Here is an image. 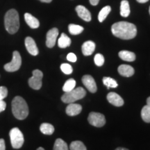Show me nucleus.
<instances>
[{
	"instance_id": "f257e3e1",
	"label": "nucleus",
	"mask_w": 150,
	"mask_h": 150,
	"mask_svg": "<svg viewBox=\"0 0 150 150\" xmlns=\"http://www.w3.org/2000/svg\"><path fill=\"white\" fill-rule=\"evenodd\" d=\"M111 32L115 37L122 40H130L136 36L137 29L134 24L122 21L112 24Z\"/></svg>"
},
{
	"instance_id": "f03ea898",
	"label": "nucleus",
	"mask_w": 150,
	"mask_h": 150,
	"mask_svg": "<svg viewBox=\"0 0 150 150\" xmlns=\"http://www.w3.org/2000/svg\"><path fill=\"white\" fill-rule=\"evenodd\" d=\"M12 112L17 119L24 120L29 115V107L25 100L20 96H17L12 101Z\"/></svg>"
},
{
	"instance_id": "7ed1b4c3",
	"label": "nucleus",
	"mask_w": 150,
	"mask_h": 150,
	"mask_svg": "<svg viewBox=\"0 0 150 150\" xmlns=\"http://www.w3.org/2000/svg\"><path fill=\"white\" fill-rule=\"evenodd\" d=\"M4 24L6 31L11 34H14L20 28V18L18 11L11 9L5 15Z\"/></svg>"
},
{
	"instance_id": "20e7f679",
	"label": "nucleus",
	"mask_w": 150,
	"mask_h": 150,
	"mask_svg": "<svg viewBox=\"0 0 150 150\" xmlns=\"http://www.w3.org/2000/svg\"><path fill=\"white\" fill-rule=\"evenodd\" d=\"M86 92L82 87H79L74 88L71 91L65 93L61 97V100L65 104H71L74 103L76 101L83 98L86 96Z\"/></svg>"
},
{
	"instance_id": "39448f33",
	"label": "nucleus",
	"mask_w": 150,
	"mask_h": 150,
	"mask_svg": "<svg viewBox=\"0 0 150 150\" xmlns=\"http://www.w3.org/2000/svg\"><path fill=\"white\" fill-rule=\"evenodd\" d=\"M10 138L12 147L14 149H20L24 144V136L18 128H13L10 131Z\"/></svg>"
},
{
	"instance_id": "423d86ee",
	"label": "nucleus",
	"mask_w": 150,
	"mask_h": 150,
	"mask_svg": "<svg viewBox=\"0 0 150 150\" xmlns=\"http://www.w3.org/2000/svg\"><path fill=\"white\" fill-rule=\"evenodd\" d=\"M22 65L21 56L18 51H14L13 53V59L10 63L4 65L6 71L9 72H13L18 71Z\"/></svg>"
},
{
	"instance_id": "0eeeda50",
	"label": "nucleus",
	"mask_w": 150,
	"mask_h": 150,
	"mask_svg": "<svg viewBox=\"0 0 150 150\" xmlns=\"http://www.w3.org/2000/svg\"><path fill=\"white\" fill-rule=\"evenodd\" d=\"M43 74L40 70H35L33 71V76L29 79V85L31 88L39 90L42 87V79Z\"/></svg>"
},
{
	"instance_id": "6e6552de",
	"label": "nucleus",
	"mask_w": 150,
	"mask_h": 150,
	"mask_svg": "<svg viewBox=\"0 0 150 150\" xmlns=\"http://www.w3.org/2000/svg\"><path fill=\"white\" fill-rule=\"evenodd\" d=\"M88 120L91 125L96 127H102L106 124L104 115L99 112H91L88 117Z\"/></svg>"
},
{
	"instance_id": "1a4fd4ad",
	"label": "nucleus",
	"mask_w": 150,
	"mask_h": 150,
	"mask_svg": "<svg viewBox=\"0 0 150 150\" xmlns=\"http://www.w3.org/2000/svg\"><path fill=\"white\" fill-rule=\"evenodd\" d=\"M58 35H59V30L57 28H53L48 31L46 37V45L47 47H54Z\"/></svg>"
},
{
	"instance_id": "9d476101",
	"label": "nucleus",
	"mask_w": 150,
	"mask_h": 150,
	"mask_svg": "<svg viewBox=\"0 0 150 150\" xmlns=\"http://www.w3.org/2000/svg\"><path fill=\"white\" fill-rule=\"evenodd\" d=\"M82 83L86 86V88L92 93H95L97 92V88L96 82L95 79L91 75H84L82 77Z\"/></svg>"
},
{
	"instance_id": "9b49d317",
	"label": "nucleus",
	"mask_w": 150,
	"mask_h": 150,
	"mask_svg": "<svg viewBox=\"0 0 150 150\" xmlns=\"http://www.w3.org/2000/svg\"><path fill=\"white\" fill-rule=\"evenodd\" d=\"M76 13H77L78 16L82 20L86 22H90L91 20L92 17L91 12L86 8L85 6L82 5H79L75 8Z\"/></svg>"
},
{
	"instance_id": "f8f14e48",
	"label": "nucleus",
	"mask_w": 150,
	"mask_h": 150,
	"mask_svg": "<svg viewBox=\"0 0 150 150\" xmlns=\"http://www.w3.org/2000/svg\"><path fill=\"white\" fill-rule=\"evenodd\" d=\"M106 98H107V100L110 104L115 106H117V107L122 106L124 104L123 99L118 94L113 93V92L108 93Z\"/></svg>"
},
{
	"instance_id": "ddd939ff",
	"label": "nucleus",
	"mask_w": 150,
	"mask_h": 150,
	"mask_svg": "<svg viewBox=\"0 0 150 150\" xmlns=\"http://www.w3.org/2000/svg\"><path fill=\"white\" fill-rule=\"evenodd\" d=\"M25 46L28 52L33 56H37L38 54V49L37 47L35 40L32 38L27 37L25 39Z\"/></svg>"
},
{
	"instance_id": "4468645a",
	"label": "nucleus",
	"mask_w": 150,
	"mask_h": 150,
	"mask_svg": "<svg viewBox=\"0 0 150 150\" xmlns=\"http://www.w3.org/2000/svg\"><path fill=\"white\" fill-rule=\"evenodd\" d=\"M117 71L119 74L125 77H130L133 76L135 71L133 67L129 65H121L118 67Z\"/></svg>"
},
{
	"instance_id": "2eb2a0df",
	"label": "nucleus",
	"mask_w": 150,
	"mask_h": 150,
	"mask_svg": "<svg viewBox=\"0 0 150 150\" xmlns=\"http://www.w3.org/2000/svg\"><path fill=\"white\" fill-rule=\"evenodd\" d=\"M82 106L80 104L71 103L68 104V106L66 108V113L69 116L77 115L81 112Z\"/></svg>"
},
{
	"instance_id": "dca6fc26",
	"label": "nucleus",
	"mask_w": 150,
	"mask_h": 150,
	"mask_svg": "<svg viewBox=\"0 0 150 150\" xmlns=\"http://www.w3.org/2000/svg\"><path fill=\"white\" fill-rule=\"evenodd\" d=\"M81 50L84 56H91L95 50V43L91 40L86 41L82 45Z\"/></svg>"
},
{
	"instance_id": "f3484780",
	"label": "nucleus",
	"mask_w": 150,
	"mask_h": 150,
	"mask_svg": "<svg viewBox=\"0 0 150 150\" xmlns=\"http://www.w3.org/2000/svg\"><path fill=\"white\" fill-rule=\"evenodd\" d=\"M24 20L31 29H37L40 26V22H39L38 20L35 18L34 16H33L32 15L28 13L24 14Z\"/></svg>"
},
{
	"instance_id": "a211bd4d",
	"label": "nucleus",
	"mask_w": 150,
	"mask_h": 150,
	"mask_svg": "<svg viewBox=\"0 0 150 150\" xmlns=\"http://www.w3.org/2000/svg\"><path fill=\"white\" fill-rule=\"evenodd\" d=\"M120 58L122 60L128 62H133L136 60V54L134 52H131L129 51H127V50H122L119 52L118 54Z\"/></svg>"
},
{
	"instance_id": "6ab92c4d",
	"label": "nucleus",
	"mask_w": 150,
	"mask_h": 150,
	"mask_svg": "<svg viewBox=\"0 0 150 150\" xmlns=\"http://www.w3.org/2000/svg\"><path fill=\"white\" fill-rule=\"evenodd\" d=\"M71 39L65 33H63L58 40V45L60 48H66L71 45Z\"/></svg>"
},
{
	"instance_id": "aec40b11",
	"label": "nucleus",
	"mask_w": 150,
	"mask_h": 150,
	"mask_svg": "<svg viewBox=\"0 0 150 150\" xmlns=\"http://www.w3.org/2000/svg\"><path fill=\"white\" fill-rule=\"evenodd\" d=\"M120 15L124 18H127L130 15V6L127 0H122L121 1Z\"/></svg>"
},
{
	"instance_id": "412c9836",
	"label": "nucleus",
	"mask_w": 150,
	"mask_h": 150,
	"mask_svg": "<svg viewBox=\"0 0 150 150\" xmlns=\"http://www.w3.org/2000/svg\"><path fill=\"white\" fill-rule=\"evenodd\" d=\"M40 130L43 134L52 135L54 132V127L51 124L42 123L40 127Z\"/></svg>"
},
{
	"instance_id": "4be33fe9",
	"label": "nucleus",
	"mask_w": 150,
	"mask_h": 150,
	"mask_svg": "<svg viewBox=\"0 0 150 150\" xmlns=\"http://www.w3.org/2000/svg\"><path fill=\"white\" fill-rule=\"evenodd\" d=\"M69 32L72 35H79L81 33L83 32V27L81 26L76 25V24H70L68 26Z\"/></svg>"
},
{
	"instance_id": "5701e85b",
	"label": "nucleus",
	"mask_w": 150,
	"mask_h": 150,
	"mask_svg": "<svg viewBox=\"0 0 150 150\" xmlns=\"http://www.w3.org/2000/svg\"><path fill=\"white\" fill-rule=\"evenodd\" d=\"M110 11H111V8H110V6H104L102 10L99 11L98 15V20L99 22H104V20L106 18L108 15L109 14Z\"/></svg>"
},
{
	"instance_id": "b1692460",
	"label": "nucleus",
	"mask_w": 150,
	"mask_h": 150,
	"mask_svg": "<svg viewBox=\"0 0 150 150\" xmlns=\"http://www.w3.org/2000/svg\"><path fill=\"white\" fill-rule=\"evenodd\" d=\"M54 150H69L68 146L64 140L58 138L56 140L54 145Z\"/></svg>"
},
{
	"instance_id": "393cba45",
	"label": "nucleus",
	"mask_w": 150,
	"mask_h": 150,
	"mask_svg": "<svg viewBox=\"0 0 150 150\" xmlns=\"http://www.w3.org/2000/svg\"><path fill=\"white\" fill-rule=\"evenodd\" d=\"M141 117L144 122L150 123V107L147 105L142 108L141 110Z\"/></svg>"
},
{
	"instance_id": "a878e982",
	"label": "nucleus",
	"mask_w": 150,
	"mask_h": 150,
	"mask_svg": "<svg viewBox=\"0 0 150 150\" xmlns=\"http://www.w3.org/2000/svg\"><path fill=\"white\" fill-rule=\"evenodd\" d=\"M75 86H76V81H75V80L73 79H70L67 80L65 83L64 86L63 87V91L65 93L71 91L72 90L75 88Z\"/></svg>"
},
{
	"instance_id": "bb28decb",
	"label": "nucleus",
	"mask_w": 150,
	"mask_h": 150,
	"mask_svg": "<svg viewBox=\"0 0 150 150\" xmlns=\"http://www.w3.org/2000/svg\"><path fill=\"white\" fill-rule=\"evenodd\" d=\"M70 149V150H87L85 145L79 140H76V141L71 142Z\"/></svg>"
},
{
	"instance_id": "cd10ccee",
	"label": "nucleus",
	"mask_w": 150,
	"mask_h": 150,
	"mask_svg": "<svg viewBox=\"0 0 150 150\" xmlns=\"http://www.w3.org/2000/svg\"><path fill=\"white\" fill-rule=\"evenodd\" d=\"M103 83L105 86L107 87L108 89H109L110 88H117L118 84L117 83V81L113 79L110 78V77H104L103 78Z\"/></svg>"
},
{
	"instance_id": "c85d7f7f",
	"label": "nucleus",
	"mask_w": 150,
	"mask_h": 150,
	"mask_svg": "<svg viewBox=\"0 0 150 150\" xmlns=\"http://www.w3.org/2000/svg\"><path fill=\"white\" fill-rule=\"evenodd\" d=\"M94 61H95V65H97V66H102L104 63V56L101 54H97L95 56V58H94Z\"/></svg>"
},
{
	"instance_id": "c756f323",
	"label": "nucleus",
	"mask_w": 150,
	"mask_h": 150,
	"mask_svg": "<svg viewBox=\"0 0 150 150\" xmlns=\"http://www.w3.org/2000/svg\"><path fill=\"white\" fill-rule=\"evenodd\" d=\"M61 70L65 74H70L73 72L72 67L70 64L67 63H63L61 65Z\"/></svg>"
},
{
	"instance_id": "7c9ffc66",
	"label": "nucleus",
	"mask_w": 150,
	"mask_h": 150,
	"mask_svg": "<svg viewBox=\"0 0 150 150\" xmlns=\"http://www.w3.org/2000/svg\"><path fill=\"white\" fill-rule=\"evenodd\" d=\"M8 95V90L4 86H0V100H4Z\"/></svg>"
},
{
	"instance_id": "2f4dec72",
	"label": "nucleus",
	"mask_w": 150,
	"mask_h": 150,
	"mask_svg": "<svg viewBox=\"0 0 150 150\" xmlns=\"http://www.w3.org/2000/svg\"><path fill=\"white\" fill-rule=\"evenodd\" d=\"M67 59L69 61L74 63V62H76V60H77V58H76V56L75 55L74 53H70L67 54Z\"/></svg>"
},
{
	"instance_id": "473e14b6",
	"label": "nucleus",
	"mask_w": 150,
	"mask_h": 150,
	"mask_svg": "<svg viewBox=\"0 0 150 150\" xmlns=\"http://www.w3.org/2000/svg\"><path fill=\"white\" fill-rule=\"evenodd\" d=\"M6 107V104L4 100H0V112L4 111Z\"/></svg>"
},
{
	"instance_id": "72a5a7b5",
	"label": "nucleus",
	"mask_w": 150,
	"mask_h": 150,
	"mask_svg": "<svg viewBox=\"0 0 150 150\" xmlns=\"http://www.w3.org/2000/svg\"><path fill=\"white\" fill-rule=\"evenodd\" d=\"M6 149V146H5V142L4 140L0 139V150H5Z\"/></svg>"
},
{
	"instance_id": "f704fd0d",
	"label": "nucleus",
	"mask_w": 150,
	"mask_h": 150,
	"mask_svg": "<svg viewBox=\"0 0 150 150\" xmlns=\"http://www.w3.org/2000/svg\"><path fill=\"white\" fill-rule=\"evenodd\" d=\"M89 1L93 6H97L99 2V0H89Z\"/></svg>"
},
{
	"instance_id": "c9c22d12",
	"label": "nucleus",
	"mask_w": 150,
	"mask_h": 150,
	"mask_svg": "<svg viewBox=\"0 0 150 150\" xmlns=\"http://www.w3.org/2000/svg\"><path fill=\"white\" fill-rule=\"evenodd\" d=\"M136 1H138V2H139V3L144 4V3H146V2H147V1H149V0H136Z\"/></svg>"
},
{
	"instance_id": "e433bc0d",
	"label": "nucleus",
	"mask_w": 150,
	"mask_h": 150,
	"mask_svg": "<svg viewBox=\"0 0 150 150\" xmlns=\"http://www.w3.org/2000/svg\"><path fill=\"white\" fill-rule=\"evenodd\" d=\"M39 1H42V2H45V3H50L52 0H39Z\"/></svg>"
},
{
	"instance_id": "4c0bfd02",
	"label": "nucleus",
	"mask_w": 150,
	"mask_h": 150,
	"mask_svg": "<svg viewBox=\"0 0 150 150\" xmlns=\"http://www.w3.org/2000/svg\"><path fill=\"white\" fill-rule=\"evenodd\" d=\"M115 150H129V149L125 147H117Z\"/></svg>"
},
{
	"instance_id": "58836bf2",
	"label": "nucleus",
	"mask_w": 150,
	"mask_h": 150,
	"mask_svg": "<svg viewBox=\"0 0 150 150\" xmlns=\"http://www.w3.org/2000/svg\"><path fill=\"white\" fill-rule=\"evenodd\" d=\"M147 105L150 107V97H148L147 99Z\"/></svg>"
},
{
	"instance_id": "ea45409f",
	"label": "nucleus",
	"mask_w": 150,
	"mask_h": 150,
	"mask_svg": "<svg viewBox=\"0 0 150 150\" xmlns=\"http://www.w3.org/2000/svg\"><path fill=\"white\" fill-rule=\"evenodd\" d=\"M37 150H45V149H43L42 147H39V148H38Z\"/></svg>"
},
{
	"instance_id": "a19ab883",
	"label": "nucleus",
	"mask_w": 150,
	"mask_h": 150,
	"mask_svg": "<svg viewBox=\"0 0 150 150\" xmlns=\"http://www.w3.org/2000/svg\"><path fill=\"white\" fill-rule=\"evenodd\" d=\"M149 14H150V6H149Z\"/></svg>"
}]
</instances>
